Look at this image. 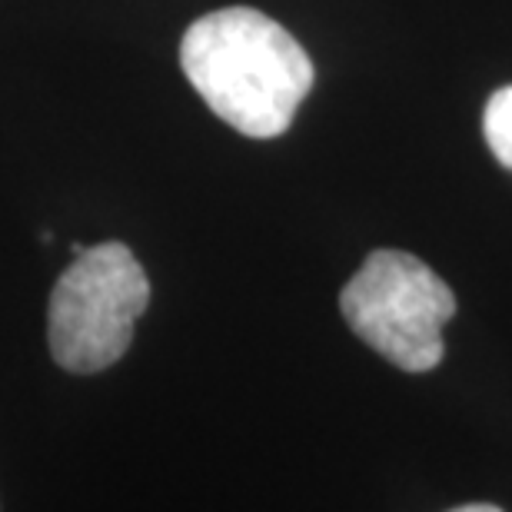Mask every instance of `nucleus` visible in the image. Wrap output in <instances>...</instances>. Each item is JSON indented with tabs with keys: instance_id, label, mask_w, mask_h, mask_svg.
I'll use <instances>...</instances> for the list:
<instances>
[{
	"instance_id": "obj_5",
	"label": "nucleus",
	"mask_w": 512,
	"mask_h": 512,
	"mask_svg": "<svg viewBox=\"0 0 512 512\" xmlns=\"http://www.w3.org/2000/svg\"><path fill=\"white\" fill-rule=\"evenodd\" d=\"M449 512H503V509H496L489 503H469V506H459V509H449Z\"/></svg>"
},
{
	"instance_id": "obj_2",
	"label": "nucleus",
	"mask_w": 512,
	"mask_h": 512,
	"mask_svg": "<svg viewBox=\"0 0 512 512\" xmlns=\"http://www.w3.org/2000/svg\"><path fill=\"white\" fill-rule=\"evenodd\" d=\"M150 306V280L120 240L74 256L47 303V343L60 370L90 376L130 350L133 326Z\"/></svg>"
},
{
	"instance_id": "obj_3",
	"label": "nucleus",
	"mask_w": 512,
	"mask_h": 512,
	"mask_svg": "<svg viewBox=\"0 0 512 512\" xmlns=\"http://www.w3.org/2000/svg\"><path fill=\"white\" fill-rule=\"evenodd\" d=\"M340 310L383 360L406 373H429L443 363V326L456 316V296L419 256L373 250L343 286Z\"/></svg>"
},
{
	"instance_id": "obj_1",
	"label": "nucleus",
	"mask_w": 512,
	"mask_h": 512,
	"mask_svg": "<svg viewBox=\"0 0 512 512\" xmlns=\"http://www.w3.org/2000/svg\"><path fill=\"white\" fill-rule=\"evenodd\" d=\"M180 67L213 114L243 137L290 130L316 70L290 30L253 7H223L193 20Z\"/></svg>"
},
{
	"instance_id": "obj_4",
	"label": "nucleus",
	"mask_w": 512,
	"mask_h": 512,
	"mask_svg": "<svg viewBox=\"0 0 512 512\" xmlns=\"http://www.w3.org/2000/svg\"><path fill=\"white\" fill-rule=\"evenodd\" d=\"M483 137L493 150V157L503 163L506 170H512V84L496 90L486 100L483 110Z\"/></svg>"
}]
</instances>
